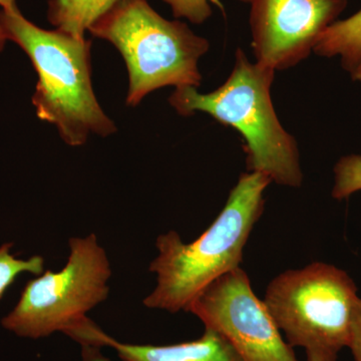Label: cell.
Returning <instances> with one entry per match:
<instances>
[{
    "label": "cell",
    "mask_w": 361,
    "mask_h": 361,
    "mask_svg": "<svg viewBox=\"0 0 361 361\" xmlns=\"http://www.w3.org/2000/svg\"><path fill=\"white\" fill-rule=\"evenodd\" d=\"M270 183V178L260 173L240 176L218 217L191 243H184L176 231L159 235L158 254L149 268L157 284L142 300L145 307L187 312L209 285L241 267L244 248L264 211Z\"/></svg>",
    "instance_id": "cell-1"
},
{
    "label": "cell",
    "mask_w": 361,
    "mask_h": 361,
    "mask_svg": "<svg viewBox=\"0 0 361 361\" xmlns=\"http://www.w3.org/2000/svg\"><path fill=\"white\" fill-rule=\"evenodd\" d=\"M275 73L252 63L243 49H237L231 73L217 90L202 94L194 87H176L169 103L180 115L201 111L238 130L244 139L247 172L268 176L280 186L299 188L304 176L298 145L280 123L271 99Z\"/></svg>",
    "instance_id": "cell-2"
},
{
    "label": "cell",
    "mask_w": 361,
    "mask_h": 361,
    "mask_svg": "<svg viewBox=\"0 0 361 361\" xmlns=\"http://www.w3.org/2000/svg\"><path fill=\"white\" fill-rule=\"evenodd\" d=\"M7 40L27 54L37 71L32 97L37 116L58 128L66 144L80 147L92 134L108 137L115 123L97 102L92 84V42L59 30H47L26 20L16 4L0 11Z\"/></svg>",
    "instance_id": "cell-3"
},
{
    "label": "cell",
    "mask_w": 361,
    "mask_h": 361,
    "mask_svg": "<svg viewBox=\"0 0 361 361\" xmlns=\"http://www.w3.org/2000/svg\"><path fill=\"white\" fill-rule=\"evenodd\" d=\"M89 32L115 45L125 59L128 106L169 85L198 89L202 84L198 63L210 49L208 40L186 23L164 18L148 0H120Z\"/></svg>",
    "instance_id": "cell-4"
},
{
    "label": "cell",
    "mask_w": 361,
    "mask_h": 361,
    "mask_svg": "<svg viewBox=\"0 0 361 361\" xmlns=\"http://www.w3.org/2000/svg\"><path fill=\"white\" fill-rule=\"evenodd\" d=\"M360 296L348 272L323 262L284 271L271 280L264 303L285 341L307 361H338L348 348Z\"/></svg>",
    "instance_id": "cell-5"
},
{
    "label": "cell",
    "mask_w": 361,
    "mask_h": 361,
    "mask_svg": "<svg viewBox=\"0 0 361 361\" xmlns=\"http://www.w3.org/2000/svg\"><path fill=\"white\" fill-rule=\"evenodd\" d=\"M68 249L63 269L45 271L26 283L18 302L2 318L4 329L30 339L61 332L75 341L94 322L87 313L110 294V259L94 233L73 237Z\"/></svg>",
    "instance_id": "cell-6"
},
{
    "label": "cell",
    "mask_w": 361,
    "mask_h": 361,
    "mask_svg": "<svg viewBox=\"0 0 361 361\" xmlns=\"http://www.w3.org/2000/svg\"><path fill=\"white\" fill-rule=\"evenodd\" d=\"M187 312L225 337L243 361H299L241 267L209 285Z\"/></svg>",
    "instance_id": "cell-7"
},
{
    "label": "cell",
    "mask_w": 361,
    "mask_h": 361,
    "mask_svg": "<svg viewBox=\"0 0 361 361\" xmlns=\"http://www.w3.org/2000/svg\"><path fill=\"white\" fill-rule=\"evenodd\" d=\"M249 4L256 61L277 71L307 59L348 0H251Z\"/></svg>",
    "instance_id": "cell-8"
},
{
    "label": "cell",
    "mask_w": 361,
    "mask_h": 361,
    "mask_svg": "<svg viewBox=\"0 0 361 361\" xmlns=\"http://www.w3.org/2000/svg\"><path fill=\"white\" fill-rule=\"evenodd\" d=\"M103 346L115 349L123 361H243L225 337L210 329L196 341L159 346L123 343L106 334Z\"/></svg>",
    "instance_id": "cell-9"
},
{
    "label": "cell",
    "mask_w": 361,
    "mask_h": 361,
    "mask_svg": "<svg viewBox=\"0 0 361 361\" xmlns=\"http://www.w3.org/2000/svg\"><path fill=\"white\" fill-rule=\"evenodd\" d=\"M313 52L322 58L341 59L342 68L353 73L361 63V9L330 26Z\"/></svg>",
    "instance_id": "cell-10"
},
{
    "label": "cell",
    "mask_w": 361,
    "mask_h": 361,
    "mask_svg": "<svg viewBox=\"0 0 361 361\" xmlns=\"http://www.w3.org/2000/svg\"><path fill=\"white\" fill-rule=\"evenodd\" d=\"M120 0H49L47 18L56 30L85 39L94 21Z\"/></svg>",
    "instance_id": "cell-11"
},
{
    "label": "cell",
    "mask_w": 361,
    "mask_h": 361,
    "mask_svg": "<svg viewBox=\"0 0 361 361\" xmlns=\"http://www.w3.org/2000/svg\"><path fill=\"white\" fill-rule=\"evenodd\" d=\"M13 247V242L0 246V299L20 275L23 273L40 275L44 271V259L42 256L16 258L11 253Z\"/></svg>",
    "instance_id": "cell-12"
},
{
    "label": "cell",
    "mask_w": 361,
    "mask_h": 361,
    "mask_svg": "<svg viewBox=\"0 0 361 361\" xmlns=\"http://www.w3.org/2000/svg\"><path fill=\"white\" fill-rule=\"evenodd\" d=\"M332 198L345 200L361 191V155L350 154L339 159L334 166Z\"/></svg>",
    "instance_id": "cell-13"
},
{
    "label": "cell",
    "mask_w": 361,
    "mask_h": 361,
    "mask_svg": "<svg viewBox=\"0 0 361 361\" xmlns=\"http://www.w3.org/2000/svg\"><path fill=\"white\" fill-rule=\"evenodd\" d=\"M170 6L176 18H185L194 25H202L212 16L210 0H163ZM250 4L251 0H238Z\"/></svg>",
    "instance_id": "cell-14"
},
{
    "label": "cell",
    "mask_w": 361,
    "mask_h": 361,
    "mask_svg": "<svg viewBox=\"0 0 361 361\" xmlns=\"http://www.w3.org/2000/svg\"><path fill=\"white\" fill-rule=\"evenodd\" d=\"M348 348L350 349L355 361H361V298L358 299L353 318Z\"/></svg>",
    "instance_id": "cell-15"
},
{
    "label": "cell",
    "mask_w": 361,
    "mask_h": 361,
    "mask_svg": "<svg viewBox=\"0 0 361 361\" xmlns=\"http://www.w3.org/2000/svg\"><path fill=\"white\" fill-rule=\"evenodd\" d=\"M82 348V361H111L102 353V348L94 345H80Z\"/></svg>",
    "instance_id": "cell-16"
},
{
    "label": "cell",
    "mask_w": 361,
    "mask_h": 361,
    "mask_svg": "<svg viewBox=\"0 0 361 361\" xmlns=\"http://www.w3.org/2000/svg\"><path fill=\"white\" fill-rule=\"evenodd\" d=\"M14 4H16V0H0L1 8H6V7L14 6ZM6 40V35H4V30H2L1 26H0V52L4 49Z\"/></svg>",
    "instance_id": "cell-17"
},
{
    "label": "cell",
    "mask_w": 361,
    "mask_h": 361,
    "mask_svg": "<svg viewBox=\"0 0 361 361\" xmlns=\"http://www.w3.org/2000/svg\"><path fill=\"white\" fill-rule=\"evenodd\" d=\"M350 75L353 80L361 82V63L358 65L357 68L350 73Z\"/></svg>",
    "instance_id": "cell-18"
}]
</instances>
